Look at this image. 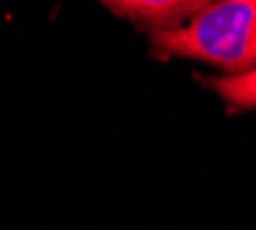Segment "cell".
Instances as JSON below:
<instances>
[{
	"label": "cell",
	"mask_w": 256,
	"mask_h": 230,
	"mask_svg": "<svg viewBox=\"0 0 256 230\" xmlns=\"http://www.w3.org/2000/svg\"><path fill=\"white\" fill-rule=\"evenodd\" d=\"M206 85L212 88L224 99L228 113L256 108V69L247 71V74H238V76L206 78Z\"/></svg>",
	"instance_id": "cell-3"
},
{
	"label": "cell",
	"mask_w": 256,
	"mask_h": 230,
	"mask_svg": "<svg viewBox=\"0 0 256 230\" xmlns=\"http://www.w3.org/2000/svg\"><path fill=\"white\" fill-rule=\"evenodd\" d=\"M160 58H192L220 67L228 76L256 69V0L206 2L178 30L152 32Z\"/></svg>",
	"instance_id": "cell-1"
},
{
	"label": "cell",
	"mask_w": 256,
	"mask_h": 230,
	"mask_svg": "<svg viewBox=\"0 0 256 230\" xmlns=\"http://www.w3.org/2000/svg\"><path fill=\"white\" fill-rule=\"evenodd\" d=\"M114 14L127 18L138 28H148L152 32L178 30L201 9L206 2L190 0H114L104 2Z\"/></svg>",
	"instance_id": "cell-2"
}]
</instances>
